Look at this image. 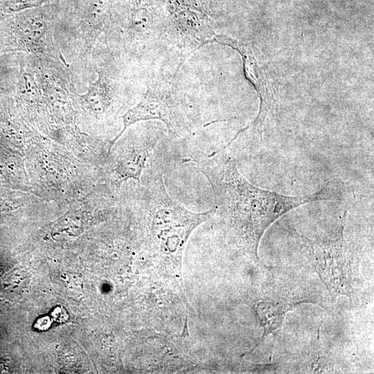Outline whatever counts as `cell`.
Wrapping results in <instances>:
<instances>
[{"label":"cell","instance_id":"1","mask_svg":"<svg viewBox=\"0 0 374 374\" xmlns=\"http://www.w3.org/2000/svg\"><path fill=\"white\" fill-rule=\"evenodd\" d=\"M194 163L204 175L213 191V215L231 240L256 260L260 239L278 218L300 206L340 197L338 182L329 181L317 192L302 196H287L258 188L239 172L226 147L211 154L183 159Z\"/></svg>","mask_w":374,"mask_h":374},{"label":"cell","instance_id":"2","mask_svg":"<svg viewBox=\"0 0 374 374\" xmlns=\"http://www.w3.org/2000/svg\"><path fill=\"white\" fill-rule=\"evenodd\" d=\"M143 222L147 242L152 251L181 271L187 241L199 225L213 217V209L194 213L169 195L163 181V165L156 150L138 181L134 204Z\"/></svg>","mask_w":374,"mask_h":374},{"label":"cell","instance_id":"3","mask_svg":"<svg viewBox=\"0 0 374 374\" xmlns=\"http://www.w3.org/2000/svg\"><path fill=\"white\" fill-rule=\"evenodd\" d=\"M346 215L345 211L336 239L311 240L296 233L302 253L319 274L332 299L344 295L352 303L357 301L359 259L354 245L344 238Z\"/></svg>","mask_w":374,"mask_h":374},{"label":"cell","instance_id":"4","mask_svg":"<svg viewBox=\"0 0 374 374\" xmlns=\"http://www.w3.org/2000/svg\"><path fill=\"white\" fill-rule=\"evenodd\" d=\"M60 0L0 20V55L24 52L38 58L63 61L53 42Z\"/></svg>","mask_w":374,"mask_h":374},{"label":"cell","instance_id":"5","mask_svg":"<svg viewBox=\"0 0 374 374\" xmlns=\"http://www.w3.org/2000/svg\"><path fill=\"white\" fill-rule=\"evenodd\" d=\"M166 15L157 0H118L107 38L127 51L166 35Z\"/></svg>","mask_w":374,"mask_h":374},{"label":"cell","instance_id":"6","mask_svg":"<svg viewBox=\"0 0 374 374\" xmlns=\"http://www.w3.org/2000/svg\"><path fill=\"white\" fill-rule=\"evenodd\" d=\"M158 120L167 127L172 137L181 138L190 132L191 125L164 80H150L141 100L122 116L123 127L111 141L109 152L128 127L142 121Z\"/></svg>","mask_w":374,"mask_h":374},{"label":"cell","instance_id":"7","mask_svg":"<svg viewBox=\"0 0 374 374\" xmlns=\"http://www.w3.org/2000/svg\"><path fill=\"white\" fill-rule=\"evenodd\" d=\"M166 35L175 42L181 52L182 62L215 36L208 12L179 0H168Z\"/></svg>","mask_w":374,"mask_h":374},{"label":"cell","instance_id":"8","mask_svg":"<svg viewBox=\"0 0 374 374\" xmlns=\"http://www.w3.org/2000/svg\"><path fill=\"white\" fill-rule=\"evenodd\" d=\"M271 277L250 305L264 328L261 341L282 326L286 314L294 306L313 302L303 290L288 278H278L274 274Z\"/></svg>","mask_w":374,"mask_h":374},{"label":"cell","instance_id":"9","mask_svg":"<svg viewBox=\"0 0 374 374\" xmlns=\"http://www.w3.org/2000/svg\"><path fill=\"white\" fill-rule=\"evenodd\" d=\"M61 7L76 21L83 53H89L98 36L107 30L118 0H60Z\"/></svg>","mask_w":374,"mask_h":374},{"label":"cell","instance_id":"10","mask_svg":"<svg viewBox=\"0 0 374 374\" xmlns=\"http://www.w3.org/2000/svg\"><path fill=\"white\" fill-rule=\"evenodd\" d=\"M98 78L88 87L84 95L77 98L87 103L96 114L103 116L109 111L115 100L119 89V82L116 78L108 74L104 69H97Z\"/></svg>","mask_w":374,"mask_h":374},{"label":"cell","instance_id":"11","mask_svg":"<svg viewBox=\"0 0 374 374\" xmlns=\"http://www.w3.org/2000/svg\"><path fill=\"white\" fill-rule=\"evenodd\" d=\"M57 0H0V20L25 10L40 7Z\"/></svg>","mask_w":374,"mask_h":374},{"label":"cell","instance_id":"12","mask_svg":"<svg viewBox=\"0 0 374 374\" xmlns=\"http://www.w3.org/2000/svg\"><path fill=\"white\" fill-rule=\"evenodd\" d=\"M51 319L48 317L39 318L35 323V328L40 330H45L48 328L51 325Z\"/></svg>","mask_w":374,"mask_h":374},{"label":"cell","instance_id":"13","mask_svg":"<svg viewBox=\"0 0 374 374\" xmlns=\"http://www.w3.org/2000/svg\"><path fill=\"white\" fill-rule=\"evenodd\" d=\"M52 317L54 320L62 322L67 318L66 314L63 309L60 308H55L52 312Z\"/></svg>","mask_w":374,"mask_h":374}]
</instances>
